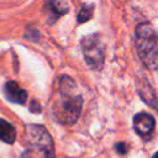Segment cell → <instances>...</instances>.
<instances>
[{
    "mask_svg": "<svg viewBox=\"0 0 158 158\" xmlns=\"http://www.w3.org/2000/svg\"><path fill=\"white\" fill-rule=\"evenodd\" d=\"M135 46L142 63L152 70L158 69V33L147 21L139 22L135 31Z\"/></svg>",
    "mask_w": 158,
    "mask_h": 158,
    "instance_id": "6da1fadb",
    "label": "cell"
},
{
    "mask_svg": "<svg viewBox=\"0 0 158 158\" xmlns=\"http://www.w3.org/2000/svg\"><path fill=\"white\" fill-rule=\"evenodd\" d=\"M25 144L26 149L20 158H56L53 141L43 126L27 125Z\"/></svg>",
    "mask_w": 158,
    "mask_h": 158,
    "instance_id": "7a4b0ae2",
    "label": "cell"
},
{
    "mask_svg": "<svg viewBox=\"0 0 158 158\" xmlns=\"http://www.w3.org/2000/svg\"><path fill=\"white\" fill-rule=\"evenodd\" d=\"M59 93H60V99L54 106L56 116L58 121L65 125H72L77 121V118L80 115L83 99L80 95H74L73 94L74 90L59 91Z\"/></svg>",
    "mask_w": 158,
    "mask_h": 158,
    "instance_id": "3957f363",
    "label": "cell"
},
{
    "mask_svg": "<svg viewBox=\"0 0 158 158\" xmlns=\"http://www.w3.org/2000/svg\"><path fill=\"white\" fill-rule=\"evenodd\" d=\"M81 49L86 64L94 70H101L105 62V46L98 33L85 36L81 40Z\"/></svg>",
    "mask_w": 158,
    "mask_h": 158,
    "instance_id": "277c9868",
    "label": "cell"
},
{
    "mask_svg": "<svg viewBox=\"0 0 158 158\" xmlns=\"http://www.w3.org/2000/svg\"><path fill=\"white\" fill-rule=\"evenodd\" d=\"M154 126L156 120L148 112H138L133 116V130L138 136L143 138H147L152 135Z\"/></svg>",
    "mask_w": 158,
    "mask_h": 158,
    "instance_id": "5b68a950",
    "label": "cell"
},
{
    "mask_svg": "<svg viewBox=\"0 0 158 158\" xmlns=\"http://www.w3.org/2000/svg\"><path fill=\"white\" fill-rule=\"evenodd\" d=\"M4 93L7 100L16 104H25L27 100V93L17 85L16 81H7L4 86Z\"/></svg>",
    "mask_w": 158,
    "mask_h": 158,
    "instance_id": "8992f818",
    "label": "cell"
},
{
    "mask_svg": "<svg viewBox=\"0 0 158 158\" xmlns=\"http://www.w3.org/2000/svg\"><path fill=\"white\" fill-rule=\"evenodd\" d=\"M15 139H16L15 127L10 122L0 118V141L11 144L15 142Z\"/></svg>",
    "mask_w": 158,
    "mask_h": 158,
    "instance_id": "52a82bcc",
    "label": "cell"
},
{
    "mask_svg": "<svg viewBox=\"0 0 158 158\" xmlns=\"http://www.w3.org/2000/svg\"><path fill=\"white\" fill-rule=\"evenodd\" d=\"M44 7H48V11L51 14L48 19H51L52 22H54L57 17L64 15L68 11V4L64 1H49L44 5Z\"/></svg>",
    "mask_w": 158,
    "mask_h": 158,
    "instance_id": "ba28073f",
    "label": "cell"
},
{
    "mask_svg": "<svg viewBox=\"0 0 158 158\" xmlns=\"http://www.w3.org/2000/svg\"><path fill=\"white\" fill-rule=\"evenodd\" d=\"M93 9H94L93 5H83L78 14V22L79 23L86 22L93 16Z\"/></svg>",
    "mask_w": 158,
    "mask_h": 158,
    "instance_id": "9c48e42d",
    "label": "cell"
},
{
    "mask_svg": "<svg viewBox=\"0 0 158 158\" xmlns=\"http://www.w3.org/2000/svg\"><path fill=\"white\" fill-rule=\"evenodd\" d=\"M115 149H116V152L118 154H122L123 156V154L127 153V144L125 142H118V143L115 144Z\"/></svg>",
    "mask_w": 158,
    "mask_h": 158,
    "instance_id": "30bf717a",
    "label": "cell"
},
{
    "mask_svg": "<svg viewBox=\"0 0 158 158\" xmlns=\"http://www.w3.org/2000/svg\"><path fill=\"white\" fill-rule=\"evenodd\" d=\"M30 109H31V111H32V112H40V111H41V106H40V104H37L35 100H32V101H31Z\"/></svg>",
    "mask_w": 158,
    "mask_h": 158,
    "instance_id": "8fae6325",
    "label": "cell"
},
{
    "mask_svg": "<svg viewBox=\"0 0 158 158\" xmlns=\"http://www.w3.org/2000/svg\"><path fill=\"white\" fill-rule=\"evenodd\" d=\"M152 158H158V152H156V153L152 156Z\"/></svg>",
    "mask_w": 158,
    "mask_h": 158,
    "instance_id": "7c38bea8",
    "label": "cell"
},
{
    "mask_svg": "<svg viewBox=\"0 0 158 158\" xmlns=\"http://www.w3.org/2000/svg\"><path fill=\"white\" fill-rule=\"evenodd\" d=\"M153 106H154V107H156V110H157V111H158V104H157V102H156V104H154V105H153Z\"/></svg>",
    "mask_w": 158,
    "mask_h": 158,
    "instance_id": "4fadbf2b",
    "label": "cell"
}]
</instances>
